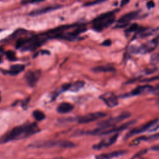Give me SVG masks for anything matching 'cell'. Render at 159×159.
Returning a JSON list of instances; mask_svg holds the SVG:
<instances>
[{
	"label": "cell",
	"mask_w": 159,
	"mask_h": 159,
	"mask_svg": "<svg viewBox=\"0 0 159 159\" xmlns=\"http://www.w3.org/2000/svg\"><path fill=\"white\" fill-rule=\"evenodd\" d=\"M147 6L148 9H151V8H153L155 6V4L152 1H149L147 3Z\"/></svg>",
	"instance_id": "f1b7e54d"
},
{
	"label": "cell",
	"mask_w": 159,
	"mask_h": 159,
	"mask_svg": "<svg viewBox=\"0 0 159 159\" xmlns=\"http://www.w3.org/2000/svg\"><path fill=\"white\" fill-rule=\"evenodd\" d=\"M25 68V66L22 64H15L11 66L9 70L8 71V73L12 76H15L18 75L24 71Z\"/></svg>",
	"instance_id": "ac0fdd59"
},
{
	"label": "cell",
	"mask_w": 159,
	"mask_h": 159,
	"mask_svg": "<svg viewBox=\"0 0 159 159\" xmlns=\"http://www.w3.org/2000/svg\"><path fill=\"white\" fill-rule=\"evenodd\" d=\"M33 116L37 120H42L45 117L44 113L39 110L34 111L33 112Z\"/></svg>",
	"instance_id": "44dd1931"
},
{
	"label": "cell",
	"mask_w": 159,
	"mask_h": 159,
	"mask_svg": "<svg viewBox=\"0 0 159 159\" xmlns=\"http://www.w3.org/2000/svg\"><path fill=\"white\" fill-rule=\"evenodd\" d=\"M54 159H60V158H54Z\"/></svg>",
	"instance_id": "836d02e7"
},
{
	"label": "cell",
	"mask_w": 159,
	"mask_h": 159,
	"mask_svg": "<svg viewBox=\"0 0 159 159\" xmlns=\"http://www.w3.org/2000/svg\"><path fill=\"white\" fill-rule=\"evenodd\" d=\"M1 93H0V102H1Z\"/></svg>",
	"instance_id": "d6a6232c"
},
{
	"label": "cell",
	"mask_w": 159,
	"mask_h": 159,
	"mask_svg": "<svg viewBox=\"0 0 159 159\" xmlns=\"http://www.w3.org/2000/svg\"><path fill=\"white\" fill-rule=\"evenodd\" d=\"M151 149H152V150H154V151H158V150H159V144L152 147Z\"/></svg>",
	"instance_id": "f546056e"
},
{
	"label": "cell",
	"mask_w": 159,
	"mask_h": 159,
	"mask_svg": "<svg viewBox=\"0 0 159 159\" xmlns=\"http://www.w3.org/2000/svg\"><path fill=\"white\" fill-rule=\"evenodd\" d=\"M106 114L102 112H95L93 113L87 114L86 115L81 116L76 118V120L78 123L80 124H86L89 123L93 121H95L98 119L104 117Z\"/></svg>",
	"instance_id": "52a82bcc"
},
{
	"label": "cell",
	"mask_w": 159,
	"mask_h": 159,
	"mask_svg": "<svg viewBox=\"0 0 159 159\" xmlns=\"http://www.w3.org/2000/svg\"><path fill=\"white\" fill-rule=\"evenodd\" d=\"M152 89H153V87L148 84L140 86L135 88L134 90H132L130 93V94L131 96H137L145 93L152 91Z\"/></svg>",
	"instance_id": "5bb4252c"
},
{
	"label": "cell",
	"mask_w": 159,
	"mask_h": 159,
	"mask_svg": "<svg viewBox=\"0 0 159 159\" xmlns=\"http://www.w3.org/2000/svg\"><path fill=\"white\" fill-rule=\"evenodd\" d=\"M100 98L109 107H114L118 105L117 96L112 93H106L102 94Z\"/></svg>",
	"instance_id": "30bf717a"
},
{
	"label": "cell",
	"mask_w": 159,
	"mask_h": 159,
	"mask_svg": "<svg viewBox=\"0 0 159 159\" xmlns=\"http://www.w3.org/2000/svg\"><path fill=\"white\" fill-rule=\"evenodd\" d=\"M150 62L152 64L155 65L159 62V52L154 53L150 57Z\"/></svg>",
	"instance_id": "603a6c76"
},
{
	"label": "cell",
	"mask_w": 159,
	"mask_h": 159,
	"mask_svg": "<svg viewBox=\"0 0 159 159\" xmlns=\"http://www.w3.org/2000/svg\"><path fill=\"white\" fill-rule=\"evenodd\" d=\"M75 146V143L69 140H45L37 141L30 145L29 147L34 148H49L58 147L61 148H72Z\"/></svg>",
	"instance_id": "277c9868"
},
{
	"label": "cell",
	"mask_w": 159,
	"mask_h": 159,
	"mask_svg": "<svg viewBox=\"0 0 159 159\" xmlns=\"http://www.w3.org/2000/svg\"><path fill=\"white\" fill-rule=\"evenodd\" d=\"M130 116V113L128 112H124L116 117H113L106 120L101 122L100 123L98 124V129H96L93 131L88 132V133L91 135H98L103 130L114 127L116 124L122 122L124 119L129 118Z\"/></svg>",
	"instance_id": "7a4b0ae2"
},
{
	"label": "cell",
	"mask_w": 159,
	"mask_h": 159,
	"mask_svg": "<svg viewBox=\"0 0 159 159\" xmlns=\"http://www.w3.org/2000/svg\"><path fill=\"white\" fill-rule=\"evenodd\" d=\"M4 50H3V49L2 48H0V63H1L2 62V55L4 54Z\"/></svg>",
	"instance_id": "1f68e13d"
},
{
	"label": "cell",
	"mask_w": 159,
	"mask_h": 159,
	"mask_svg": "<svg viewBox=\"0 0 159 159\" xmlns=\"http://www.w3.org/2000/svg\"><path fill=\"white\" fill-rule=\"evenodd\" d=\"M126 153L125 150H116L108 153H102L96 157V159H112L114 158L119 157L124 155Z\"/></svg>",
	"instance_id": "4fadbf2b"
},
{
	"label": "cell",
	"mask_w": 159,
	"mask_h": 159,
	"mask_svg": "<svg viewBox=\"0 0 159 159\" xmlns=\"http://www.w3.org/2000/svg\"><path fill=\"white\" fill-rule=\"evenodd\" d=\"M129 0H122L121 1V3H120V6H125V4H127L128 2H129Z\"/></svg>",
	"instance_id": "4dcf8cb0"
},
{
	"label": "cell",
	"mask_w": 159,
	"mask_h": 159,
	"mask_svg": "<svg viewBox=\"0 0 159 159\" xmlns=\"http://www.w3.org/2000/svg\"><path fill=\"white\" fill-rule=\"evenodd\" d=\"M115 20V15L113 12H105L93 20V29L98 32H100L104 28L110 26Z\"/></svg>",
	"instance_id": "3957f363"
},
{
	"label": "cell",
	"mask_w": 159,
	"mask_h": 159,
	"mask_svg": "<svg viewBox=\"0 0 159 159\" xmlns=\"http://www.w3.org/2000/svg\"><path fill=\"white\" fill-rule=\"evenodd\" d=\"M74 108V106L69 102H61L57 107V111L60 114H66L71 111Z\"/></svg>",
	"instance_id": "2e32d148"
},
{
	"label": "cell",
	"mask_w": 159,
	"mask_h": 159,
	"mask_svg": "<svg viewBox=\"0 0 159 159\" xmlns=\"http://www.w3.org/2000/svg\"><path fill=\"white\" fill-rule=\"evenodd\" d=\"M154 80H159V75H157V76H153V77H152L150 78H148V79H145V80H143L142 81L143 82H150L152 81H154Z\"/></svg>",
	"instance_id": "4316f807"
},
{
	"label": "cell",
	"mask_w": 159,
	"mask_h": 159,
	"mask_svg": "<svg viewBox=\"0 0 159 159\" xmlns=\"http://www.w3.org/2000/svg\"><path fill=\"white\" fill-rule=\"evenodd\" d=\"M159 43V37H157L142 45L136 47H132V52L137 53H147L153 51L158 46Z\"/></svg>",
	"instance_id": "8992f818"
},
{
	"label": "cell",
	"mask_w": 159,
	"mask_h": 159,
	"mask_svg": "<svg viewBox=\"0 0 159 159\" xmlns=\"http://www.w3.org/2000/svg\"><path fill=\"white\" fill-rule=\"evenodd\" d=\"M40 131L39 127L35 123L24 124L14 127L9 133L0 138V143H6L12 140L27 138Z\"/></svg>",
	"instance_id": "6da1fadb"
},
{
	"label": "cell",
	"mask_w": 159,
	"mask_h": 159,
	"mask_svg": "<svg viewBox=\"0 0 159 159\" xmlns=\"http://www.w3.org/2000/svg\"><path fill=\"white\" fill-rule=\"evenodd\" d=\"M138 14H139V12L137 11H133V12H130L124 14L117 20V25L116 27H117V28L125 27L129 24L130 20L135 19L138 16Z\"/></svg>",
	"instance_id": "9c48e42d"
},
{
	"label": "cell",
	"mask_w": 159,
	"mask_h": 159,
	"mask_svg": "<svg viewBox=\"0 0 159 159\" xmlns=\"http://www.w3.org/2000/svg\"><path fill=\"white\" fill-rule=\"evenodd\" d=\"M58 7H59V6H48V7H43V8H42V9H36V10H34V11H32L30 13H29V15L32 16L41 15V14L47 13L49 11L55 10V9L58 8Z\"/></svg>",
	"instance_id": "e0dca14e"
},
{
	"label": "cell",
	"mask_w": 159,
	"mask_h": 159,
	"mask_svg": "<svg viewBox=\"0 0 159 159\" xmlns=\"http://www.w3.org/2000/svg\"><path fill=\"white\" fill-rule=\"evenodd\" d=\"M2 30H1V29H0V32H1V31H2Z\"/></svg>",
	"instance_id": "e575fe53"
},
{
	"label": "cell",
	"mask_w": 159,
	"mask_h": 159,
	"mask_svg": "<svg viewBox=\"0 0 159 159\" xmlns=\"http://www.w3.org/2000/svg\"><path fill=\"white\" fill-rule=\"evenodd\" d=\"M159 139V133H157L156 134H153L150 136H142L138 137L134 140L132 142L130 145H139V143L142 141H149V140H155Z\"/></svg>",
	"instance_id": "9a60e30c"
},
{
	"label": "cell",
	"mask_w": 159,
	"mask_h": 159,
	"mask_svg": "<svg viewBox=\"0 0 159 159\" xmlns=\"http://www.w3.org/2000/svg\"><path fill=\"white\" fill-rule=\"evenodd\" d=\"M6 58L9 61H16L17 60V57L16 55V53L12 50H7L5 53Z\"/></svg>",
	"instance_id": "7402d4cb"
},
{
	"label": "cell",
	"mask_w": 159,
	"mask_h": 159,
	"mask_svg": "<svg viewBox=\"0 0 159 159\" xmlns=\"http://www.w3.org/2000/svg\"><path fill=\"white\" fill-rule=\"evenodd\" d=\"M107 0H94L93 1H91V2H88L84 4L85 6H93V5H96V4H98L100 3H102L104 1H106Z\"/></svg>",
	"instance_id": "d4e9b609"
},
{
	"label": "cell",
	"mask_w": 159,
	"mask_h": 159,
	"mask_svg": "<svg viewBox=\"0 0 159 159\" xmlns=\"http://www.w3.org/2000/svg\"><path fill=\"white\" fill-rule=\"evenodd\" d=\"M139 28V26L137 24H132L128 29H127L125 30V32L126 34L129 35V34L133 32H135Z\"/></svg>",
	"instance_id": "cb8c5ba5"
},
{
	"label": "cell",
	"mask_w": 159,
	"mask_h": 159,
	"mask_svg": "<svg viewBox=\"0 0 159 159\" xmlns=\"http://www.w3.org/2000/svg\"><path fill=\"white\" fill-rule=\"evenodd\" d=\"M84 85V82L83 81H78L75 82L73 84H71L70 88L69 90L73 91V92H76L80 91L81 88H83Z\"/></svg>",
	"instance_id": "ffe728a7"
},
{
	"label": "cell",
	"mask_w": 159,
	"mask_h": 159,
	"mask_svg": "<svg viewBox=\"0 0 159 159\" xmlns=\"http://www.w3.org/2000/svg\"><path fill=\"white\" fill-rule=\"evenodd\" d=\"M116 69L114 67L111 66H95L92 69L94 72H112L114 71Z\"/></svg>",
	"instance_id": "d6986e66"
},
{
	"label": "cell",
	"mask_w": 159,
	"mask_h": 159,
	"mask_svg": "<svg viewBox=\"0 0 159 159\" xmlns=\"http://www.w3.org/2000/svg\"><path fill=\"white\" fill-rule=\"evenodd\" d=\"M135 122H136V120H131V121L126 122V123H125V124H122L120 126L116 127H112V128H110V129H107L105 130H103V131L101 132L98 135H107V134H113V133L116 134L119 132L124 130L125 129L128 128L130 125H132L133 124H135Z\"/></svg>",
	"instance_id": "8fae6325"
},
{
	"label": "cell",
	"mask_w": 159,
	"mask_h": 159,
	"mask_svg": "<svg viewBox=\"0 0 159 159\" xmlns=\"http://www.w3.org/2000/svg\"><path fill=\"white\" fill-rule=\"evenodd\" d=\"M44 0H24L22 1V4H28V3H37L42 2Z\"/></svg>",
	"instance_id": "484cf974"
},
{
	"label": "cell",
	"mask_w": 159,
	"mask_h": 159,
	"mask_svg": "<svg viewBox=\"0 0 159 159\" xmlns=\"http://www.w3.org/2000/svg\"><path fill=\"white\" fill-rule=\"evenodd\" d=\"M158 122H159V119H155L154 120L148 121V122L145 123L142 125L135 127L132 129L126 134V135L124 137V139H127L134 135L143 133L147 130H148L152 128H153V130L152 131H155V130H157V129L159 128Z\"/></svg>",
	"instance_id": "5b68a950"
},
{
	"label": "cell",
	"mask_w": 159,
	"mask_h": 159,
	"mask_svg": "<svg viewBox=\"0 0 159 159\" xmlns=\"http://www.w3.org/2000/svg\"><path fill=\"white\" fill-rule=\"evenodd\" d=\"M111 43H112L111 40H109V39H107V40H105L102 42V45H104V46H106V47H108V46H110V45H111Z\"/></svg>",
	"instance_id": "83f0119b"
},
{
	"label": "cell",
	"mask_w": 159,
	"mask_h": 159,
	"mask_svg": "<svg viewBox=\"0 0 159 159\" xmlns=\"http://www.w3.org/2000/svg\"><path fill=\"white\" fill-rule=\"evenodd\" d=\"M118 137L119 134L117 133L114 134L102 140L99 143L94 144L92 147L94 150H101L104 148L109 147L116 142Z\"/></svg>",
	"instance_id": "ba28073f"
},
{
	"label": "cell",
	"mask_w": 159,
	"mask_h": 159,
	"mask_svg": "<svg viewBox=\"0 0 159 159\" xmlns=\"http://www.w3.org/2000/svg\"><path fill=\"white\" fill-rule=\"evenodd\" d=\"M39 77V72H34L32 71H27L25 74V79L28 84L33 87L37 83Z\"/></svg>",
	"instance_id": "7c38bea8"
}]
</instances>
